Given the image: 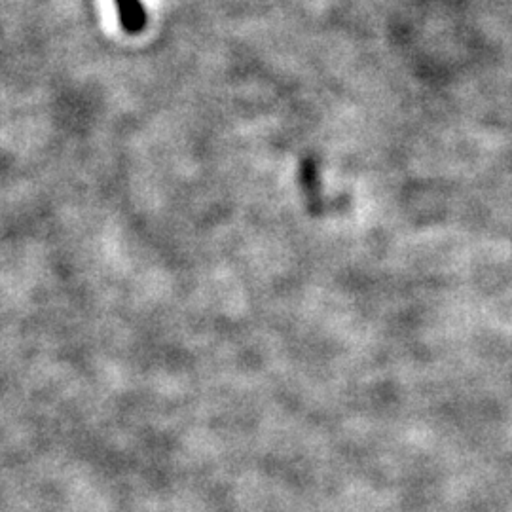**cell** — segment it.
<instances>
[{"instance_id": "cell-1", "label": "cell", "mask_w": 512, "mask_h": 512, "mask_svg": "<svg viewBox=\"0 0 512 512\" xmlns=\"http://www.w3.org/2000/svg\"><path fill=\"white\" fill-rule=\"evenodd\" d=\"M114 12L126 35H141L147 29L148 14L143 0H112Z\"/></svg>"}]
</instances>
